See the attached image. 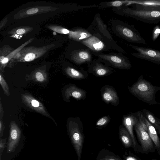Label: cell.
I'll return each instance as SVG.
<instances>
[{
	"label": "cell",
	"instance_id": "obj_1",
	"mask_svg": "<svg viewBox=\"0 0 160 160\" xmlns=\"http://www.w3.org/2000/svg\"><path fill=\"white\" fill-rule=\"evenodd\" d=\"M128 88L133 95L142 102L150 105L158 103L156 100V94L160 87L153 85L144 79L143 76L140 75L137 82Z\"/></svg>",
	"mask_w": 160,
	"mask_h": 160
},
{
	"label": "cell",
	"instance_id": "obj_2",
	"mask_svg": "<svg viewBox=\"0 0 160 160\" xmlns=\"http://www.w3.org/2000/svg\"><path fill=\"white\" fill-rule=\"evenodd\" d=\"M79 42L87 46L92 52L105 53L107 52L116 51L126 53L125 50L118 44L114 39L99 35H92Z\"/></svg>",
	"mask_w": 160,
	"mask_h": 160
},
{
	"label": "cell",
	"instance_id": "obj_3",
	"mask_svg": "<svg viewBox=\"0 0 160 160\" xmlns=\"http://www.w3.org/2000/svg\"><path fill=\"white\" fill-rule=\"evenodd\" d=\"M111 28L115 35L130 42L145 44L146 42L133 25L118 19L112 20Z\"/></svg>",
	"mask_w": 160,
	"mask_h": 160
},
{
	"label": "cell",
	"instance_id": "obj_4",
	"mask_svg": "<svg viewBox=\"0 0 160 160\" xmlns=\"http://www.w3.org/2000/svg\"><path fill=\"white\" fill-rule=\"evenodd\" d=\"M112 10L119 15L132 18L146 23L157 24L160 22V11L141 10L125 6L113 8Z\"/></svg>",
	"mask_w": 160,
	"mask_h": 160
},
{
	"label": "cell",
	"instance_id": "obj_5",
	"mask_svg": "<svg viewBox=\"0 0 160 160\" xmlns=\"http://www.w3.org/2000/svg\"><path fill=\"white\" fill-rule=\"evenodd\" d=\"M83 128L82 121L79 117L71 118L67 122L68 135L77 155L78 160H81L84 142Z\"/></svg>",
	"mask_w": 160,
	"mask_h": 160
},
{
	"label": "cell",
	"instance_id": "obj_6",
	"mask_svg": "<svg viewBox=\"0 0 160 160\" xmlns=\"http://www.w3.org/2000/svg\"><path fill=\"white\" fill-rule=\"evenodd\" d=\"M54 45L53 44L40 47L34 46L24 47L13 58V60H15V62H31L43 55Z\"/></svg>",
	"mask_w": 160,
	"mask_h": 160
},
{
	"label": "cell",
	"instance_id": "obj_7",
	"mask_svg": "<svg viewBox=\"0 0 160 160\" xmlns=\"http://www.w3.org/2000/svg\"><path fill=\"white\" fill-rule=\"evenodd\" d=\"M73 43L69 53V58L72 62L80 66L92 60V54L87 46L79 42L73 41Z\"/></svg>",
	"mask_w": 160,
	"mask_h": 160
},
{
	"label": "cell",
	"instance_id": "obj_8",
	"mask_svg": "<svg viewBox=\"0 0 160 160\" xmlns=\"http://www.w3.org/2000/svg\"><path fill=\"white\" fill-rule=\"evenodd\" d=\"M91 52L92 55L108 62L112 67L122 70H128L132 67L129 58L122 53L114 52L109 53Z\"/></svg>",
	"mask_w": 160,
	"mask_h": 160
},
{
	"label": "cell",
	"instance_id": "obj_9",
	"mask_svg": "<svg viewBox=\"0 0 160 160\" xmlns=\"http://www.w3.org/2000/svg\"><path fill=\"white\" fill-rule=\"evenodd\" d=\"M87 64L88 72L97 77H105L115 71L109 63L99 58L92 60Z\"/></svg>",
	"mask_w": 160,
	"mask_h": 160
},
{
	"label": "cell",
	"instance_id": "obj_10",
	"mask_svg": "<svg viewBox=\"0 0 160 160\" xmlns=\"http://www.w3.org/2000/svg\"><path fill=\"white\" fill-rule=\"evenodd\" d=\"M130 46L137 51V52L131 53L133 56L160 65V51L150 48L133 45H131Z\"/></svg>",
	"mask_w": 160,
	"mask_h": 160
},
{
	"label": "cell",
	"instance_id": "obj_11",
	"mask_svg": "<svg viewBox=\"0 0 160 160\" xmlns=\"http://www.w3.org/2000/svg\"><path fill=\"white\" fill-rule=\"evenodd\" d=\"M134 128L142 150L146 152H153L154 151V143L139 120Z\"/></svg>",
	"mask_w": 160,
	"mask_h": 160
},
{
	"label": "cell",
	"instance_id": "obj_12",
	"mask_svg": "<svg viewBox=\"0 0 160 160\" xmlns=\"http://www.w3.org/2000/svg\"><path fill=\"white\" fill-rule=\"evenodd\" d=\"M87 29L92 35H99L113 39L107 25L104 23L99 13L95 14L93 21Z\"/></svg>",
	"mask_w": 160,
	"mask_h": 160
},
{
	"label": "cell",
	"instance_id": "obj_13",
	"mask_svg": "<svg viewBox=\"0 0 160 160\" xmlns=\"http://www.w3.org/2000/svg\"><path fill=\"white\" fill-rule=\"evenodd\" d=\"M9 133L7 145L8 153L14 152L18 145L21 135V130L14 121H12L9 124Z\"/></svg>",
	"mask_w": 160,
	"mask_h": 160
},
{
	"label": "cell",
	"instance_id": "obj_14",
	"mask_svg": "<svg viewBox=\"0 0 160 160\" xmlns=\"http://www.w3.org/2000/svg\"><path fill=\"white\" fill-rule=\"evenodd\" d=\"M21 97L22 102L26 106L38 113L50 118L56 124L44 106L40 101L29 93L22 94Z\"/></svg>",
	"mask_w": 160,
	"mask_h": 160
},
{
	"label": "cell",
	"instance_id": "obj_15",
	"mask_svg": "<svg viewBox=\"0 0 160 160\" xmlns=\"http://www.w3.org/2000/svg\"><path fill=\"white\" fill-rule=\"evenodd\" d=\"M58 8L51 6H36L28 7L21 10L14 14V19H19L36 15L56 10Z\"/></svg>",
	"mask_w": 160,
	"mask_h": 160
},
{
	"label": "cell",
	"instance_id": "obj_16",
	"mask_svg": "<svg viewBox=\"0 0 160 160\" xmlns=\"http://www.w3.org/2000/svg\"><path fill=\"white\" fill-rule=\"evenodd\" d=\"M139 120L137 112L124 115L122 119L123 124L129 132L131 137L133 148L135 151L137 150L138 144L133 132V128Z\"/></svg>",
	"mask_w": 160,
	"mask_h": 160
},
{
	"label": "cell",
	"instance_id": "obj_17",
	"mask_svg": "<svg viewBox=\"0 0 160 160\" xmlns=\"http://www.w3.org/2000/svg\"><path fill=\"white\" fill-rule=\"evenodd\" d=\"M130 5L138 10L160 11V0H128L127 6Z\"/></svg>",
	"mask_w": 160,
	"mask_h": 160
},
{
	"label": "cell",
	"instance_id": "obj_18",
	"mask_svg": "<svg viewBox=\"0 0 160 160\" xmlns=\"http://www.w3.org/2000/svg\"><path fill=\"white\" fill-rule=\"evenodd\" d=\"M101 92L102 99L106 103L114 106L118 105L119 98L117 92L112 86L108 85L104 86L101 90Z\"/></svg>",
	"mask_w": 160,
	"mask_h": 160
},
{
	"label": "cell",
	"instance_id": "obj_19",
	"mask_svg": "<svg viewBox=\"0 0 160 160\" xmlns=\"http://www.w3.org/2000/svg\"><path fill=\"white\" fill-rule=\"evenodd\" d=\"M86 92L74 84H71L67 86L64 91V95L67 102H70V97L80 100L84 99L86 97Z\"/></svg>",
	"mask_w": 160,
	"mask_h": 160
},
{
	"label": "cell",
	"instance_id": "obj_20",
	"mask_svg": "<svg viewBox=\"0 0 160 160\" xmlns=\"http://www.w3.org/2000/svg\"><path fill=\"white\" fill-rule=\"evenodd\" d=\"M92 35L87 29L82 28H75L70 30L68 37L72 40L80 42Z\"/></svg>",
	"mask_w": 160,
	"mask_h": 160
},
{
	"label": "cell",
	"instance_id": "obj_21",
	"mask_svg": "<svg viewBox=\"0 0 160 160\" xmlns=\"http://www.w3.org/2000/svg\"><path fill=\"white\" fill-rule=\"evenodd\" d=\"M64 71L68 76L74 79H84L88 76L87 72L82 68H77L71 66H68L66 67Z\"/></svg>",
	"mask_w": 160,
	"mask_h": 160
},
{
	"label": "cell",
	"instance_id": "obj_22",
	"mask_svg": "<svg viewBox=\"0 0 160 160\" xmlns=\"http://www.w3.org/2000/svg\"><path fill=\"white\" fill-rule=\"evenodd\" d=\"M120 139L126 148H133V145L131 137L127 129L120 125L119 128Z\"/></svg>",
	"mask_w": 160,
	"mask_h": 160
},
{
	"label": "cell",
	"instance_id": "obj_23",
	"mask_svg": "<svg viewBox=\"0 0 160 160\" xmlns=\"http://www.w3.org/2000/svg\"><path fill=\"white\" fill-rule=\"evenodd\" d=\"M144 119L148 128V132L150 138L156 148L159 149L160 148V140L156 129L147 120L144 116Z\"/></svg>",
	"mask_w": 160,
	"mask_h": 160
},
{
	"label": "cell",
	"instance_id": "obj_24",
	"mask_svg": "<svg viewBox=\"0 0 160 160\" xmlns=\"http://www.w3.org/2000/svg\"><path fill=\"white\" fill-rule=\"evenodd\" d=\"M34 39V38H31L15 50H13L7 57H6L2 60V62L0 63V71L2 72H3L4 69L8 62L10 60H11L16 54L21 51L23 48L25 47V46L31 42Z\"/></svg>",
	"mask_w": 160,
	"mask_h": 160
},
{
	"label": "cell",
	"instance_id": "obj_25",
	"mask_svg": "<svg viewBox=\"0 0 160 160\" xmlns=\"http://www.w3.org/2000/svg\"><path fill=\"white\" fill-rule=\"evenodd\" d=\"M142 112L147 120L154 127L160 134V119L150 111L143 109Z\"/></svg>",
	"mask_w": 160,
	"mask_h": 160
},
{
	"label": "cell",
	"instance_id": "obj_26",
	"mask_svg": "<svg viewBox=\"0 0 160 160\" xmlns=\"http://www.w3.org/2000/svg\"><path fill=\"white\" fill-rule=\"evenodd\" d=\"M96 160H124L114 153L107 149L101 150L97 156Z\"/></svg>",
	"mask_w": 160,
	"mask_h": 160
},
{
	"label": "cell",
	"instance_id": "obj_27",
	"mask_svg": "<svg viewBox=\"0 0 160 160\" xmlns=\"http://www.w3.org/2000/svg\"><path fill=\"white\" fill-rule=\"evenodd\" d=\"M31 77L34 81L42 82L47 80V74L45 70L39 68L36 69L33 72Z\"/></svg>",
	"mask_w": 160,
	"mask_h": 160
},
{
	"label": "cell",
	"instance_id": "obj_28",
	"mask_svg": "<svg viewBox=\"0 0 160 160\" xmlns=\"http://www.w3.org/2000/svg\"><path fill=\"white\" fill-rule=\"evenodd\" d=\"M33 30V28L30 26H21L15 28L8 32V33L12 35H22L30 32Z\"/></svg>",
	"mask_w": 160,
	"mask_h": 160
},
{
	"label": "cell",
	"instance_id": "obj_29",
	"mask_svg": "<svg viewBox=\"0 0 160 160\" xmlns=\"http://www.w3.org/2000/svg\"><path fill=\"white\" fill-rule=\"evenodd\" d=\"M47 28L59 33L68 34L70 30L60 26L56 25H50Z\"/></svg>",
	"mask_w": 160,
	"mask_h": 160
},
{
	"label": "cell",
	"instance_id": "obj_30",
	"mask_svg": "<svg viewBox=\"0 0 160 160\" xmlns=\"http://www.w3.org/2000/svg\"><path fill=\"white\" fill-rule=\"evenodd\" d=\"M2 72L0 71V84L4 91V94L6 96H8L10 95L9 88L8 84L3 77Z\"/></svg>",
	"mask_w": 160,
	"mask_h": 160
},
{
	"label": "cell",
	"instance_id": "obj_31",
	"mask_svg": "<svg viewBox=\"0 0 160 160\" xmlns=\"http://www.w3.org/2000/svg\"><path fill=\"white\" fill-rule=\"evenodd\" d=\"M13 49L9 47L3 48L0 51V62L7 57L13 50Z\"/></svg>",
	"mask_w": 160,
	"mask_h": 160
},
{
	"label": "cell",
	"instance_id": "obj_32",
	"mask_svg": "<svg viewBox=\"0 0 160 160\" xmlns=\"http://www.w3.org/2000/svg\"><path fill=\"white\" fill-rule=\"evenodd\" d=\"M110 120L109 116H104L99 119L96 123V125L98 127H103L106 126Z\"/></svg>",
	"mask_w": 160,
	"mask_h": 160
},
{
	"label": "cell",
	"instance_id": "obj_33",
	"mask_svg": "<svg viewBox=\"0 0 160 160\" xmlns=\"http://www.w3.org/2000/svg\"><path fill=\"white\" fill-rule=\"evenodd\" d=\"M160 34V26L158 25L153 28L152 33V39L153 41L156 40Z\"/></svg>",
	"mask_w": 160,
	"mask_h": 160
},
{
	"label": "cell",
	"instance_id": "obj_34",
	"mask_svg": "<svg viewBox=\"0 0 160 160\" xmlns=\"http://www.w3.org/2000/svg\"><path fill=\"white\" fill-rule=\"evenodd\" d=\"M7 142L5 139H0V159H1V156L3 151L7 147Z\"/></svg>",
	"mask_w": 160,
	"mask_h": 160
},
{
	"label": "cell",
	"instance_id": "obj_35",
	"mask_svg": "<svg viewBox=\"0 0 160 160\" xmlns=\"http://www.w3.org/2000/svg\"><path fill=\"white\" fill-rule=\"evenodd\" d=\"M5 126L4 124L2 119H0V138H1L3 136V131L5 128Z\"/></svg>",
	"mask_w": 160,
	"mask_h": 160
},
{
	"label": "cell",
	"instance_id": "obj_36",
	"mask_svg": "<svg viewBox=\"0 0 160 160\" xmlns=\"http://www.w3.org/2000/svg\"><path fill=\"white\" fill-rule=\"evenodd\" d=\"M8 18H6L3 19L2 20L0 24V29L1 28L3 27L6 23L8 21Z\"/></svg>",
	"mask_w": 160,
	"mask_h": 160
},
{
	"label": "cell",
	"instance_id": "obj_37",
	"mask_svg": "<svg viewBox=\"0 0 160 160\" xmlns=\"http://www.w3.org/2000/svg\"><path fill=\"white\" fill-rule=\"evenodd\" d=\"M0 119H2L3 118L4 111L1 102V99L0 101Z\"/></svg>",
	"mask_w": 160,
	"mask_h": 160
},
{
	"label": "cell",
	"instance_id": "obj_38",
	"mask_svg": "<svg viewBox=\"0 0 160 160\" xmlns=\"http://www.w3.org/2000/svg\"><path fill=\"white\" fill-rule=\"evenodd\" d=\"M126 160H140L138 158L132 156H128L126 158Z\"/></svg>",
	"mask_w": 160,
	"mask_h": 160
},
{
	"label": "cell",
	"instance_id": "obj_39",
	"mask_svg": "<svg viewBox=\"0 0 160 160\" xmlns=\"http://www.w3.org/2000/svg\"><path fill=\"white\" fill-rule=\"evenodd\" d=\"M0 160H1V159H0Z\"/></svg>",
	"mask_w": 160,
	"mask_h": 160
}]
</instances>
